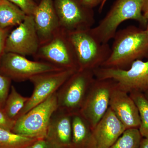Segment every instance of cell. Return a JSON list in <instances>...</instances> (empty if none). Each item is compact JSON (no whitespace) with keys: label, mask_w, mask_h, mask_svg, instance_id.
Returning a JSON list of instances; mask_svg holds the SVG:
<instances>
[{"label":"cell","mask_w":148,"mask_h":148,"mask_svg":"<svg viewBox=\"0 0 148 148\" xmlns=\"http://www.w3.org/2000/svg\"><path fill=\"white\" fill-rule=\"evenodd\" d=\"M113 39L110 54L102 67L128 69L134 61L148 53V34L145 30L129 26L117 31Z\"/></svg>","instance_id":"cell-1"},{"label":"cell","mask_w":148,"mask_h":148,"mask_svg":"<svg viewBox=\"0 0 148 148\" xmlns=\"http://www.w3.org/2000/svg\"><path fill=\"white\" fill-rule=\"evenodd\" d=\"M143 0H116L106 16L91 32L103 43L113 38L121 24L127 20H135L146 26L143 14Z\"/></svg>","instance_id":"cell-2"},{"label":"cell","mask_w":148,"mask_h":148,"mask_svg":"<svg viewBox=\"0 0 148 148\" xmlns=\"http://www.w3.org/2000/svg\"><path fill=\"white\" fill-rule=\"evenodd\" d=\"M68 34L76 55L78 70L93 71L101 67L109 58L110 47L108 43L100 41L92 34L91 28Z\"/></svg>","instance_id":"cell-3"},{"label":"cell","mask_w":148,"mask_h":148,"mask_svg":"<svg viewBox=\"0 0 148 148\" xmlns=\"http://www.w3.org/2000/svg\"><path fill=\"white\" fill-rule=\"evenodd\" d=\"M58 109L56 92L15 120L12 132L34 139L45 138L51 116Z\"/></svg>","instance_id":"cell-4"},{"label":"cell","mask_w":148,"mask_h":148,"mask_svg":"<svg viewBox=\"0 0 148 148\" xmlns=\"http://www.w3.org/2000/svg\"><path fill=\"white\" fill-rule=\"evenodd\" d=\"M95 78L93 71L77 70L56 92L58 109L71 115L79 112Z\"/></svg>","instance_id":"cell-5"},{"label":"cell","mask_w":148,"mask_h":148,"mask_svg":"<svg viewBox=\"0 0 148 148\" xmlns=\"http://www.w3.org/2000/svg\"><path fill=\"white\" fill-rule=\"evenodd\" d=\"M98 79H112L121 90L130 93L148 90V60L133 62L127 69L100 67L93 71Z\"/></svg>","instance_id":"cell-6"},{"label":"cell","mask_w":148,"mask_h":148,"mask_svg":"<svg viewBox=\"0 0 148 148\" xmlns=\"http://www.w3.org/2000/svg\"><path fill=\"white\" fill-rule=\"evenodd\" d=\"M34 57L62 70H78L76 55L68 32L61 28L49 40L40 45Z\"/></svg>","instance_id":"cell-7"},{"label":"cell","mask_w":148,"mask_h":148,"mask_svg":"<svg viewBox=\"0 0 148 148\" xmlns=\"http://www.w3.org/2000/svg\"><path fill=\"white\" fill-rule=\"evenodd\" d=\"M116 84L113 79L96 78L91 84L79 113L92 130L108 110L111 93Z\"/></svg>","instance_id":"cell-8"},{"label":"cell","mask_w":148,"mask_h":148,"mask_svg":"<svg viewBox=\"0 0 148 148\" xmlns=\"http://www.w3.org/2000/svg\"><path fill=\"white\" fill-rule=\"evenodd\" d=\"M62 70L42 61H32L25 56L13 53H4L0 61V73L11 80L21 82L48 72Z\"/></svg>","instance_id":"cell-9"},{"label":"cell","mask_w":148,"mask_h":148,"mask_svg":"<svg viewBox=\"0 0 148 148\" xmlns=\"http://www.w3.org/2000/svg\"><path fill=\"white\" fill-rule=\"evenodd\" d=\"M61 29L68 32L92 28L95 24L92 8L82 0H53Z\"/></svg>","instance_id":"cell-10"},{"label":"cell","mask_w":148,"mask_h":148,"mask_svg":"<svg viewBox=\"0 0 148 148\" xmlns=\"http://www.w3.org/2000/svg\"><path fill=\"white\" fill-rule=\"evenodd\" d=\"M77 71L71 69L48 72L31 78L29 80L34 86L33 93L17 118L26 114L57 92Z\"/></svg>","instance_id":"cell-11"},{"label":"cell","mask_w":148,"mask_h":148,"mask_svg":"<svg viewBox=\"0 0 148 148\" xmlns=\"http://www.w3.org/2000/svg\"><path fill=\"white\" fill-rule=\"evenodd\" d=\"M40 43L32 15H27L24 21L9 34L4 53L25 56L36 54Z\"/></svg>","instance_id":"cell-12"},{"label":"cell","mask_w":148,"mask_h":148,"mask_svg":"<svg viewBox=\"0 0 148 148\" xmlns=\"http://www.w3.org/2000/svg\"><path fill=\"white\" fill-rule=\"evenodd\" d=\"M126 128L110 108L92 130L87 148H109Z\"/></svg>","instance_id":"cell-13"},{"label":"cell","mask_w":148,"mask_h":148,"mask_svg":"<svg viewBox=\"0 0 148 148\" xmlns=\"http://www.w3.org/2000/svg\"><path fill=\"white\" fill-rule=\"evenodd\" d=\"M109 108L126 129H139L140 118L138 107L129 93L120 89L117 84L111 93Z\"/></svg>","instance_id":"cell-14"},{"label":"cell","mask_w":148,"mask_h":148,"mask_svg":"<svg viewBox=\"0 0 148 148\" xmlns=\"http://www.w3.org/2000/svg\"><path fill=\"white\" fill-rule=\"evenodd\" d=\"M32 15L41 45L49 40L60 28L53 0H40Z\"/></svg>","instance_id":"cell-15"},{"label":"cell","mask_w":148,"mask_h":148,"mask_svg":"<svg viewBox=\"0 0 148 148\" xmlns=\"http://www.w3.org/2000/svg\"><path fill=\"white\" fill-rule=\"evenodd\" d=\"M45 139L54 148H71L72 115L57 109L51 118Z\"/></svg>","instance_id":"cell-16"},{"label":"cell","mask_w":148,"mask_h":148,"mask_svg":"<svg viewBox=\"0 0 148 148\" xmlns=\"http://www.w3.org/2000/svg\"><path fill=\"white\" fill-rule=\"evenodd\" d=\"M92 129L79 112L72 115V142L71 148H87Z\"/></svg>","instance_id":"cell-17"},{"label":"cell","mask_w":148,"mask_h":148,"mask_svg":"<svg viewBox=\"0 0 148 148\" xmlns=\"http://www.w3.org/2000/svg\"><path fill=\"white\" fill-rule=\"evenodd\" d=\"M27 14L8 0H0V27L10 29L24 21Z\"/></svg>","instance_id":"cell-18"},{"label":"cell","mask_w":148,"mask_h":148,"mask_svg":"<svg viewBox=\"0 0 148 148\" xmlns=\"http://www.w3.org/2000/svg\"><path fill=\"white\" fill-rule=\"evenodd\" d=\"M29 98L21 95L14 86H11L3 110L9 117L15 121L24 108Z\"/></svg>","instance_id":"cell-19"},{"label":"cell","mask_w":148,"mask_h":148,"mask_svg":"<svg viewBox=\"0 0 148 148\" xmlns=\"http://www.w3.org/2000/svg\"><path fill=\"white\" fill-rule=\"evenodd\" d=\"M36 140L0 128V148H25Z\"/></svg>","instance_id":"cell-20"},{"label":"cell","mask_w":148,"mask_h":148,"mask_svg":"<svg viewBox=\"0 0 148 148\" xmlns=\"http://www.w3.org/2000/svg\"><path fill=\"white\" fill-rule=\"evenodd\" d=\"M129 94L139 110L140 118L139 131L143 138L148 139V101L143 92H133Z\"/></svg>","instance_id":"cell-21"},{"label":"cell","mask_w":148,"mask_h":148,"mask_svg":"<svg viewBox=\"0 0 148 148\" xmlns=\"http://www.w3.org/2000/svg\"><path fill=\"white\" fill-rule=\"evenodd\" d=\"M143 138L138 128L126 129L109 148H139Z\"/></svg>","instance_id":"cell-22"},{"label":"cell","mask_w":148,"mask_h":148,"mask_svg":"<svg viewBox=\"0 0 148 148\" xmlns=\"http://www.w3.org/2000/svg\"><path fill=\"white\" fill-rule=\"evenodd\" d=\"M12 80L0 73V103L3 107L10 90Z\"/></svg>","instance_id":"cell-23"},{"label":"cell","mask_w":148,"mask_h":148,"mask_svg":"<svg viewBox=\"0 0 148 148\" xmlns=\"http://www.w3.org/2000/svg\"><path fill=\"white\" fill-rule=\"evenodd\" d=\"M18 6L27 15H33L38 3L35 0H8Z\"/></svg>","instance_id":"cell-24"},{"label":"cell","mask_w":148,"mask_h":148,"mask_svg":"<svg viewBox=\"0 0 148 148\" xmlns=\"http://www.w3.org/2000/svg\"><path fill=\"white\" fill-rule=\"evenodd\" d=\"M15 121L8 116L2 108H0V128L12 131Z\"/></svg>","instance_id":"cell-25"},{"label":"cell","mask_w":148,"mask_h":148,"mask_svg":"<svg viewBox=\"0 0 148 148\" xmlns=\"http://www.w3.org/2000/svg\"><path fill=\"white\" fill-rule=\"evenodd\" d=\"M10 29H3L0 27V61L4 53L7 38L9 34Z\"/></svg>","instance_id":"cell-26"},{"label":"cell","mask_w":148,"mask_h":148,"mask_svg":"<svg viewBox=\"0 0 148 148\" xmlns=\"http://www.w3.org/2000/svg\"><path fill=\"white\" fill-rule=\"evenodd\" d=\"M25 148H54L45 138L38 139Z\"/></svg>","instance_id":"cell-27"},{"label":"cell","mask_w":148,"mask_h":148,"mask_svg":"<svg viewBox=\"0 0 148 148\" xmlns=\"http://www.w3.org/2000/svg\"><path fill=\"white\" fill-rule=\"evenodd\" d=\"M85 5L90 8L96 6L100 3H102L103 0H82Z\"/></svg>","instance_id":"cell-28"},{"label":"cell","mask_w":148,"mask_h":148,"mask_svg":"<svg viewBox=\"0 0 148 148\" xmlns=\"http://www.w3.org/2000/svg\"><path fill=\"white\" fill-rule=\"evenodd\" d=\"M139 148H148V139L143 138Z\"/></svg>","instance_id":"cell-29"},{"label":"cell","mask_w":148,"mask_h":148,"mask_svg":"<svg viewBox=\"0 0 148 148\" xmlns=\"http://www.w3.org/2000/svg\"><path fill=\"white\" fill-rule=\"evenodd\" d=\"M148 11V0H143V13Z\"/></svg>","instance_id":"cell-30"},{"label":"cell","mask_w":148,"mask_h":148,"mask_svg":"<svg viewBox=\"0 0 148 148\" xmlns=\"http://www.w3.org/2000/svg\"><path fill=\"white\" fill-rule=\"evenodd\" d=\"M143 14H144L145 18H146V21H147V24H146L147 29H146L145 30L148 34V11L143 13Z\"/></svg>","instance_id":"cell-31"},{"label":"cell","mask_w":148,"mask_h":148,"mask_svg":"<svg viewBox=\"0 0 148 148\" xmlns=\"http://www.w3.org/2000/svg\"><path fill=\"white\" fill-rule=\"evenodd\" d=\"M106 1H107V0H103V1H102V3H101L100 10H102V9H103V6H104V4H105V3H106Z\"/></svg>","instance_id":"cell-32"},{"label":"cell","mask_w":148,"mask_h":148,"mask_svg":"<svg viewBox=\"0 0 148 148\" xmlns=\"http://www.w3.org/2000/svg\"><path fill=\"white\" fill-rule=\"evenodd\" d=\"M145 95V97H146V99L148 101V90H147L145 92H143Z\"/></svg>","instance_id":"cell-33"},{"label":"cell","mask_w":148,"mask_h":148,"mask_svg":"<svg viewBox=\"0 0 148 148\" xmlns=\"http://www.w3.org/2000/svg\"><path fill=\"white\" fill-rule=\"evenodd\" d=\"M3 108V106H2L1 104L0 103V108Z\"/></svg>","instance_id":"cell-34"}]
</instances>
